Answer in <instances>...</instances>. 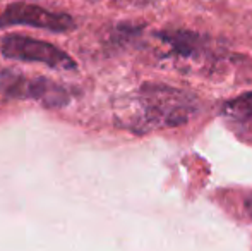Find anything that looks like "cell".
<instances>
[{"mask_svg": "<svg viewBox=\"0 0 252 251\" xmlns=\"http://www.w3.org/2000/svg\"><path fill=\"white\" fill-rule=\"evenodd\" d=\"M197 112L196 98L182 90L163 84H144L132 100L127 126L132 131L186 124Z\"/></svg>", "mask_w": 252, "mask_h": 251, "instance_id": "obj_1", "label": "cell"}, {"mask_svg": "<svg viewBox=\"0 0 252 251\" xmlns=\"http://www.w3.org/2000/svg\"><path fill=\"white\" fill-rule=\"evenodd\" d=\"M3 57L23 62H38L60 71L76 69V61L67 52L48 41L34 40L23 35H9L0 43Z\"/></svg>", "mask_w": 252, "mask_h": 251, "instance_id": "obj_3", "label": "cell"}, {"mask_svg": "<svg viewBox=\"0 0 252 251\" xmlns=\"http://www.w3.org/2000/svg\"><path fill=\"white\" fill-rule=\"evenodd\" d=\"M247 210H249V214L252 217V198H251V200H247Z\"/></svg>", "mask_w": 252, "mask_h": 251, "instance_id": "obj_7", "label": "cell"}, {"mask_svg": "<svg viewBox=\"0 0 252 251\" xmlns=\"http://www.w3.org/2000/svg\"><path fill=\"white\" fill-rule=\"evenodd\" d=\"M31 26L48 30L53 33H67L76 28L74 19L69 14L52 12V10L40 7L36 3L14 2L3 9L0 14V28L9 26Z\"/></svg>", "mask_w": 252, "mask_h": 251, "instance_id": "obj_4", "label": "cell"}, {"mask_svg": "<svg viewBox=\"0 0 252 251\" xmlns=\"http://www.w3.org/2000/svg\"><path fill=\"white\" fill-rule=\"evenodd\" d=\"M156 36L170 47V54L182 59H194L204 48V38L194 31L175 30V31H159Z\"/></svg>", "mask_w": 252, "mask_h": 251, "instance_id": "obj_6", "label": "cell"}, {"mask_svg": "<svg viewBox=\"0 0 252 251\" xmlns=\"http://www.w3.org/2000/svg\"><path fill=\"white\" fill-rule=\"evenodd\" d=\"M0 95L14 100H34L45 107H63L72 100L74 93L47 77H26L14 71H0Z\"/></svg>", "mask_w": 252, "mask_h": 251, "instance_id": "obj_2", "label": "cell"}, {"mask_svg": "<svg viewBox=\"0 0 252 251\" xmlns=\"http://www.w3.org/2000/svg\"><path fill=\"white\" fill-rule=\"evenodd\" d=\"M221 117L244 140L252 141V91L225 102Z\"/></svg>", "mask_w": 252, "mask_h": 251, "instance_id": "obj_5", "label": "cell"}]
</instances>
